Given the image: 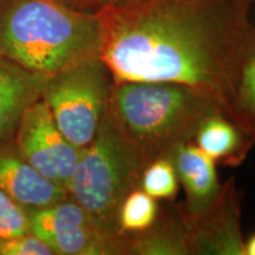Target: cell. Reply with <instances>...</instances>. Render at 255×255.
<instances>
[{"instance_id":"obj_1","label":"cell","mask_w":255,"mask_h":255,"mask_svg":"<svg viewBox=\"0 0 255 255\" xmlns=\"http://www.w3.org/2000/svg\"><path fill=\"white\" fill-rule=\"evenodd\" d=\"M255 0H129L101 5V59L113 83H175L238 126L237 94L255 51Z\"/></svg>"},{"instance_id":"obj_2","label":"cell","mask_w":255,"mask_h":255,"mask_svg":"<svg viewBox=\"0 0 255 255\" xmlns=\"http://www.w3.org/2000/svg\"><path fill=\"white\" fill-rule=\"evenodd\" d=\"M97 12L60 0H1L0 53L31 71L53 76L101 55Z\"/></svg>"},{"instance_id":"obj_3","label":"cell","mask_w":255,"mask_h":255,"mask_svg":"<svg viewBox=\"0 0 255 255\" xmlns=\"http://www.w3.org/2000/svg\"><path fill=\"white\" fill-rule=\"evenodd\" d=\"M214 114L221 113L208 98L161 82L113 83L107 108V116L146 164L170 158Z\"/></svg>"},{"instance_id":"obj_4","label":"cell","mask_w":255,"mask_h":255,"mask_svg":"<svg viewBox=\"0 0 255 255\" xmlns=\"http://www.w3.org/2000/svg\"><path fill=\"white\" fill-rule=\"evenodd\" d=\"M145 161L105 114L97 133L79 155L69 197L82 206L98 225L122 233L119 213L126 197L141 188Z\"/></svg>"},{"instance_id":"obj_5","label":"cell","mask_w":255,"mask_h":255,"mask_svg":"<svg viewBox=\"0 0 255 255\" xmlns=\"http://www.w3.org/2000/svg\"><path fill=\"white\" fill-rule=\"evenodd\" d=\"M113 78L101 57L50 76L43 98L56 126L78 149L90 143L105 114Z\"/></svg>"},{"instance_id":"obj_6","label":"cell","mask_w":255,"mask_h":255,"mask_svg":"<svg viewBox=\"0 0 255 255\" xmlns=\"http://www.w3.org/2000/svg\"><path fill=\"white\" fill-rule=\"evenodd\" d=\"M30 232L58 255L130 254V234L102 227L72 199L28 209Z\"/></svg>"},{"instance_id":"obj_7","label":"cell","mask_w":255,"mask_h":255,"mask_svg":"<svg viewBox=\"0 0 255 255\" xmlns=\"http://www.w3.org/2000/svg\"><path fill=\"white\" fill-rule=\"evenodd\" d=\"M13 139L32 167L60 187L68 188L82 149L60 132L43 98L23 114Z\"/></svg>"},{"instance_id":"obj_8","label":"cell","mask_w":255,"mask_h":255,"mask_svg":"<svg viewBox=\"0 0 255 255\" xmlns=\"http://www.w3.org/2000/svg\"><path fill=\"white\" fill-rule=\"evenodd\" d=\"M194 254L245 255L234 187L227 183L216 202L201 214L182 215Z\"/></svg>"},{"instance_id":"obj_9","label":"cell","mask_w":255,"mask_h":255,"mask_svg":"<svg viewBox=\"0 0 255 255\" xmlns=\"http://www.w3.org/2000/svg\"><path fill=\"white\" fill-rule=\"evenodd\" d=\"M0 190L26 209L43 208L69 197L65 188L28 163L14 139H0Z\"/></svg>"},{"instance_id":"obj_10","label":"cell","mask_w":255,"mask_h":255,"mask_svg":"<svg viewBox=\"0 0 255 255\" xmlns=\"http://www.w3.org/2000/svg\"><path fill=\"white\" fill-rule=\"evenodd\" d=\"M49 76L0 53V139H13L23 114L43 96Z\"/></svg>"},{"instance_id":"obj_11","label":"cell","mask_w":255,"mask_h":255,"mask_svg":"<svg viewBox=\"0 0 255 255\" xmlns=\"http://www.w3.org/2000/svg\"><path fill=\"white\" fill-rule=\"evenodd\" d=\"M169 159L186 190L187 213L201 214L214 205L222 189L214 159L191 142L177 148Z\"/></svg>"},{"instance_id":"obj_12","label":"cell","mask_w":255,"mask_h":255,"mask_svg":"<svg viewBox=\"0 0 255 255\" xmlns=\"http://www.w3.org/2000/svg\"><path fill=\"white\" fill-rule=\"evenodd\" d=\"M195 144L214 161L245 155L252 137L221 114H214L201 123Z\"/></svg>"},{"instance_id":"obj_13","label":"cell","mask_w":255,"mask_h":255,"mask_svg":"<svg viewBox=\"0 0 255 255\" xmlns=\"http://www.w3.org/2000/svg\"><path fill=\"white\" fill-rule=\"evenodd\" d=\"M130 254L180 255L194 254L186 225L181 221H156L150 228L137 234H130Z\"/></svg>"},{"instance_id":"obj_14","label":"cell","mask_w":255,"mask_h":255,"mask_svg":"<svg viewBox=\"0 0 255 255\" xmlns=\"http://www.w3.org/2000/svg\"><path fill=\"white\" fill-rule=\"evenodd\" d=\"M157 219L156 199L141 188L132 190L123 201L119 213L120 231L127 234H137L146 231Z\"/></svg>"},{"instance_id":"obj_15","label":"cell","mask_w":255,"mask_h":255,"mask_svg":"<svg viewBox=\"0 0 255 255\" xmlns=\"http://www.w3.org/2000/svg\"><path fill=\"white\" fill-rule=\"evenodd\" d=\"M235 109L238 127L255 139V51L242 70Z\"/></svg>"},{"instance_id":"obj_16","label":"cell","mask_w":255,"mask_h":255,"mask_svg":"<svg viewBox=\"0 0 255 255\" xmlns=\"http://www.w3.org/2000/svg\"><path fill=\"white\" fill-rule=\"evenodd\" d=\"M141 189L154 199H173L177 191V175L169 158H158L146 165Z\"/></svg>"},{"instance_id":"obj_17","label":"cell","mask_w":255,"mask_h":255,"mask_svg":"<svg viewBox=\"0 0 255 255\" xmlns=\"http://www.w3.org/2000/svg\"><path fill=\"white\" fill-rule=\"evenodd\" d=\"M30 212L0 190V240L28 234Z\"/></svg>"},{"instance_id":"obj_18","label":"cell","mask_w":255,"mask_h":255,"mask_svg":"<svg viewBox=\"0 0 255 255\" xmlns=\"http://www.w3.org/2000/svg\"><path fill=\"white\" fill-rule=\"evenodd\" d=\"M0 255H55L49 245L32 233L0 240Z\"/></svg>"},{"instance_id":"obj_19","label":"cell","mask_w":255,"mask_h":255,"mask_svg":"<svg viewBox=\"0 0 255 255\" xmlns=\"http://www.w3.org/2000/svg\"><path fill=\"white\" fill-rule=\"evenodd\" d=\"M65 2L66 5L71 6L77 9H83V11H91L95 12L96 9L100 7L98 0H60Z\"/></svg>"},{"instance_id":"obj_20","label":"cell","mask_w":255,"mask_h":255,"mask_svg":"<svg viewBox=\"0 0 255 255\" xmlns=\"http://www.w3.org/2000/svg\"><path fill=\"white\" fill-rule=\"evenodd\" d=\"M245 255H255V235L245 242Z\"/></svg>"},{"instance_id":"obj_21","label":"cell","mask_w":255,"mask_h":255,"mask_svg":"<svg viewBox=\"0 0 255 255\" xmlns=\"http://www.w3.org/2000/svg\"><path fill=\"white\" fill-rule=\"evenodd\" d=\"M129 1V0H98V4L101 5H107V4H121V2Z\"/></svg>"},{"instance_id":"obj_22","label":"cell","mask_w":255,"mask_h":255,"mask_svg":"<svg viewBox=\"0 0 255 255\" xmlns=\"http://www.w3.org/2000/svg\"><path fill=\"white\" fill-rule=\"evenodd\" d=\"M0 1H1V0H0Z\"/></svg>"}]
</instances>
